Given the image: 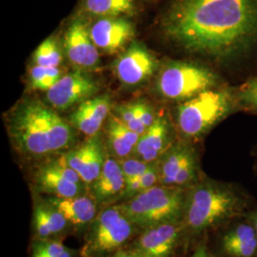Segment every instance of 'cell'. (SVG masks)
<instances>
[{
  "label": "cell",
  "mask_w": 257,
  "mask_h": 257,
  "mask_svg": "<svg viewBox=\"0 0 257 257\" xmlns=\"http://www.w3.org/2000/svg\"><path fill=\"white\" fill-rule=\"evenodd\" d=\"M159 29L232 85L257 74V0H170Z\"/></svg>",
  "instance_id": "1"
},
{
  "label": "cell",
  "mask_w": 257,
  "mask_h": 257,
  "mask_svg": "<svg viewBox=\"0 0 257 257\" xmlns=\"http://www.w3.org/2000/svg\"><path fill=\"white\" fill-rule=\"evenodd\" d=\"M10 135L21 153L29 156L53 155L70 147L74 135L55 110L39 101L22 103L12 115Z\"/></svg>",
  "instance_id": "2"
},
{
  "label": "cell",
  "mask_w": 257,
  "mask_h": 257,
  "mask_svg": "<svg viewBox=\"0 0 257 257\" xmlns=\"http://www.w3.org/2000/svg\"><path fill=\"white\" fill-rule=\"evenodd\" d=\"M174 119L176 132L186 141L201 139L229 116L239 112L235 87L226 84L176 104Z\"/></svg>",
  "instance_id": "3"
},
{
  "label": "cell",
  "mask_w": 257,
  "mask_h": 257,
  "mask_svg": "<svg viewBox=\"0 0 257 257\" xmlns=\"http://www.w3.org/2000/svg\"><path fill=\"white\" fill-rule=\"evenodd\" d=\"M243 198L230 184L199 180L186 192L183 219L186 227L200 232L237 215Z\"/></svg>",
  "instance_id": "4"
},
{
  "label": "cell",
  "mask_w": 257,
  "mask_h": 257,
  "mask_svg": "<svg viewBox=\"0 0 257 257\" xmlns=\"http://www.w3.org/2000/svg\"><path fill=\"white\" fill-rule=\"evenodd\" d=\"M226 84L230 83L199 61L168 60L159 69L156 89L163 99L179 104L204 91Z\"/></svg>",
  "instance_id": "5"
},
{
  "label": "cell",
  "mask_w": 257,
  "mask_h": 257,
  "mask_svg": "<svg viewBox=\"0 0 257 257\" xmlns=\"http://www.w3.org/2000/svg\"><path fill=\"white\" fill-rule=\"evenodd\" d=\"M186 192L182 188L156 185L118 205L131 222L141 228L183 218Z\"/></svg>",
  "instance_id": "6"
},
{
  "label": "cell",
  "mask_w": 257,
  "mask_h": 257,
  "mask_svg": "<svg viewBox=\"0 0 257 257\" xmlns=\"http://www.w3.org/2000/svg\"><path fill=\"white\" fill-rule=\"evenodd\" d=\"M134 226L118 205L105 209L92 223L84 251L86 254H101L119 248L132 236Z\"/></svg>",
  "instance_id": "7"
},
{
  "label": "cell",
  "mask_w": 257,
  "mask_h": 257,
  "mask_svg": "<svg viewBox=\"0 0 257 257\" xmlns=\"http://www.w3.org/2000/svg\"><path fill=\"white\" fill-rule=\"evenodd\" d=\"M159 184L189 188L199 181V163L193 145L186 140L175 141L157 160Z\"/></svg>",
  "instance_id": "8"
},
{
  "label": "cell",
  "mask_w": 257,
  "mask_h": 257,
  "mask_svg": "<svg viewBox=\"0 0 257 257\" xmlns=\"http://www.w3.org/2000/svg\"><path fill=\"white\" fill-rule=\"evenodd\" d=\"M36 180L40 191L63 198L81 195L85 184L74 169L67 164L63 156L41 167Z\"/></svg>",
  "instance_id": "9"
},
{
  "label": "cell",
  "mask_w": 257,
  "mask_h": 257,
  "mask_svg": "<svg viewBox=\"0 0 257 257\" xmlns=\"http://www.w3.org/2000/svg\"><path fill=\"white\" fill-rule=\"evenodd\" d=\"M159 67V63L146 47L133 42L114 63V71L120 82L136 86L152 77Z\"/></svg>",
  "instance_id": "10"
},
{
  "label": "cell",
  "mask_w": 257,
  "mask_h": 257,
  "mask_svg": "<svg viewBox=\"0 0 257 257\" xmlns=\"http://www.w3.org/2000/svg\"><path fill=\"white\" fill-rule=\"evenodd\" d=\"M97 84L80 72L65 74L47 92L48 103L55 110H67L98 92Z\"/></svg>",
  "instance_id": "11"
},
{
  "label": "cell",
  "mask_w": 257,
  "mask_h": 257,
  "mask_svg": "<svg viewBox=\"0 0 257 257\" xmlns=\"http://www.w3.org/2000/svg\"><path fill=\"white\" fill-rule=\"evenodd\" d=\"M93 43L104 53L114 54L135 37V26L127 17L98 18L90 26Z\"/></svg>",
  "instance_id": "12"
},
{
  "label": "cell",
  "mask_w": 257,
  "mask_h": 257,
  "mask_svg": "<svg viewBox=\"0 0 257 257\" xmlns=\"http://www.w3.org/2000/svg\"><path fill=\"white\" fill-rule=\"evenodd\" d=\"M179 222H169L146 228L133 245L138 257H169L180 235Z\"/></svg>",
  "instance_id": "13"
},
{
  "label": "cell",
  "mask_w": 257,
  "mask_h": 257,
  "mask_svg": "<svg viewBox=\"0 0 257 257\" xmlns=\"http://www.w3.org/2000/svg\"><path fill=\"white\" fill-rule=\"evenodd\" d=\"M69 60L81 69H93L99 63L98 48L92 41L90 27L81 18L74 19L65 34Z\"/></svg>",
  "instance_id": "14"
},
{
  "label": "cell",
  "mask_w": 257,
  "mask_h": 257,
  "mask_svg": "<svg viewBox=\"0 0 257 257\" xmlns=\"http://www.w3.org/2000/svg\"><path fill=\"white\" fill-rule=\"evenodd\" d=\"M176 128L166 114L157 115L154 124L140 136L134 156L147 162H156L175 143Z\"/></svg>",
  "instance_id": "15"
},
{
  "label": "cell",
  "mask_w": 257,
  "mask_h": 257,
  "mask_svg": "<svg viewBox=\"0 0 257 257\" xmlns=\"http://www.w3.org/2000/svg\"><path fill=\"white\" fill-rule=\"evenodd\" d=\"M63 157L83 182L88 185H92L96 180L106 159L98 134L90 137L80 146L65 154Z\"/></svg>",
  "instance_id": "16"
},
{
  "label": "cell",
  "mask_w": 257,
  "mask_h": 257,
  "mask_svg": "<svg viewBox=\"0 0 257 257\" xmlns=\"http://www.w3.org/2000/svg\"><path fill=\"white\" fill-rule=\"evenodd\" d=\"M110 111V99L107 96H98L83 101L74 113L70 121L74 128L88 137L98 134Z\"/></svg>",
  "instance_id": "17"
},
{
  "label": "cell",
  "mask_w": 257,
  "mask_h": 257,
  "mask_svg": "<svg viewBox=\"0 0 257 257\" xmlns=\"http://www.w3.org/2000/svg\"><path fill=\"white\" fill-rule=\"evenodd\" d=\"M125 188V177L118 160L106 157L101 172L92 184L93 199L96 203L109 201L116 195H121Z\"/></svg>",
  "instance_id": "18"
},
{
  "label": "cell",
  "mask_w": 257,
  "mask_h": 257,
  "mask_svg": "<svg viewBox=\"0 0 257 257\" xmlns=\"http://www.w3.org/2000/svg\"><path fill=\"white\" fill-rule=\"evenodd\" d=\"M49 204L53 205L74 226H84L92 222L96 214V201L91 197L78 195L74 197H51Z\"/></svg>",
  "instance_id": "19"
},
{
  "label": "cell",
  "mask_w": 257,
  "mask_h": 257,
  "mask_svg": "<svg viewBox=\"0 0 257 257\" xmlns=\"http://www.w3.org/2000/svg\"><path fill=\"white\" fill-rule=\"evenodd\" d=\"M106 133L108 147L113 156L123 159L134 155L140 136L128 128L118 116L110 114Z\"/></svg>",
  "instance_id": "20"
},
{
  "label": "cell",
  "mask_w": 257,
  "mask_h": 257,
  "mask_svg": "<svg viewBox=\"0 0 257 257\" xmlns=\"http://www.w3.org/2000/svg\"><path fill=\"white\" fill-rule=\"evenodd\" d=\"M223 250L231 257H251L257 250V234L254 227L240 224L228 231L222 239Z\"/></svg>",
  "instance_id": "21"
},
{
  "label": "cell",
  "mask_w": 257,
  "mask_h": 257,
  "mask_svg": "<svg viewBox=\"0 0 257 257\" xmlns=\"http://www.w3.org/2000/svg\"><path fill=\"white\" fill-rule=\"evenodd\" d=\"M82 8L96 19L130 17L137 12L135 0H83Z\"/></svg>",
  "instance_id": "22"
},
{
  "label": "cell",
  "mask_w": 257,
  "mask_h": 257,
  "mask_svg": "<svg viewBox=\"0 0 257 257\" xmlns=\"http://www.w3.org/2000/svg\"><path fill=\"white\" fill-rule=\"evenodd\" d=\"M239 112L257 114V74L234 85Z\"/></svg>",
  "instance_id": "23"
},
{
  "label": "cell",
  "mask_w": 257,
  "mask_h": 257,
  "mask_svg": "<svg viewBox=\"0 0 257 257\" xmlns=\"http://www.w3.org/2000/svg\"><path fill=\"white\" fill-rule=\"evenodd\" d=\"M34 60L37 66L58 68L62 61V55L54 37H48L37 47Z\"/></svg>",
  "instance_id": "24"
},
{
  "label": "cell",
  "mask_w": 257,
  "mask_h": 257,
  "mask_svg": "<svg viewBox=\"0 0 257 257\" xmlns=\"http://www.w3.org/2000/svg\"><path fill=\"white\" fill-rule=\"evenodd\" d=\"M62 77L58 68L37 66L32 68L30 72V83L33 89L48 92Z\"/></svg>",
  "instance_id": "25"
},
{
  "label": "cell",
  "mask_w": 257,
  "mask_h": 257,
  "mask_svg": "<svg viewBox=\"0 0 257 257\" xmlns=\"http://www.w3.org/2000/svg\"><path fill=\"white\" fill-rule=\"evenodd\" d=\"M33 257H73V254L61 242L45 239L34 245Z\"/></svg>",
  "instance_id": "26"
},
{
  "label": "cell",
  "mask_w": 257,
  "mask_h": 257,
  "mask_svg": "<svg viewBox=\"0 0 257 257\" xmlns=\"http://www.w3.org/2000/svg\"><path fill=\"white\" fill-rule=\"evenodd\" d=\"M118 162L125 177V181L133 178L140 177L152 164V163H147L136 156L134 157L130 156L127 158L120 159Z\"/></svg>",
  "instance_id": "27"
},
{
  "label": "cell",
  "mask_w": 257,
  "mask_h": 257,
  "mask_svg": "<svg viewBox=\"0 0 257 257\" xmlns=\"http://www.w3.org/2000/svg\"><path fill=\"white\" fill-rule=\"evenodd\" d=\"M117 116L121 121L132 131L136 132L139 136L143 135L147 130L144 128V126L140 123L138 116L136 114V111L134 110L133 104L128 105H122L116 108Z\"/></svg>",
  "instance_id": "28"
},
{
  "label": "cell",
  "mask_w": 257,
  "mask_h": 257,
  "mask_svg": "<svg viewBox=\"0 0 257 257\" xmlns=\"http://www.w3.org/2000/svg\"><path fill=\"white\" fill-rule=\"evenodd\" d=\"M41 206L53 235L64 230L69 223L64 215L51 204Z\"/></svg>",
  "instance_id": "29"
},
{
  "label": "cell",
  "mask_w": 257,
  "mask_h": 257,
  "mask_svg": "<svg viewBox=\"0 0 257 257\" xmlns=\"http://www.w3.org/2000/svg\"><path fill=\"white\" fill-rule=\"evenodd\" d=\"M34 223H35V230H36L37 237L40 240H45L53 235L51 229L48 225L41 205H38L35 209Z\"/></svg>",
  "instance_id": "30"
},
{
  "label": "cell",
  "mask_w": 257,
  "mask_h": 257,
  "mask_svg": "<svg viewBox=\"0 0 257 257\" xmlns=\"http://www.w3.org/2000/svg\"><path fill=\"white\" fill-rule=\"evenodd\" d=\"M141 192L151 189L159 184V172L157 161L152 163L147 171L140 176Z\"/></svg>",
  "instance_id": "31"
},
{
  "label": "cell",
  "mask_w": 257,
  "mask_h": 257,
  "mask_svg": "<svg viewBox=\"0 0 257 257\" xmlns=\"http://www.w3.org/2000/svg\"><path fill=\"white\" fill-rule=\"evenodd\" d=\"M191 257H211L209 252L207 251V248H205L204 246H201L195 250V252L193 253V255Z\"/></svg>",
  "instance_id": "32"
},
{
  "label": "cell",
  "mask_w": 257,
  "mask_h": 257,
  "mask_svg": "<svg viewBox=\"0 0 257 257\" xmlns=\"http://www.w3.org/2000/svg\"><path fill=\"white\" fill-rule=\"evenodd\" d=\"M111 257H138L135 252H133L132 250H117L113 255Z\"/></svg>",
  "instance_id": "33"
},
{
  "label": "cell",
  "mask_w": 257,
  "mask_h": 257,
  "mask_svg": "<svg viewBox=\"0 0 257 257\" xmlns=\"http://www.w3.org/2000/svg\"><path fill=\"white\" fill-rule=\"evenodd\" d=\"M252 221H253V227H254V229H255V231H256L257 234V213L254 215V216H253Z\"/></svg>",
  "instance_id": "34"
},
{
  "label": "cell",
  "mask_w": 257,
  "mask_h": 257,
  "mask_svg": "<svg viewBox=\"0 0 257 257\" xmlns=\"http://www.w3.org/2000/svg\"><path fill=\"white\" fill-rule=\"evenodd\" d=\"M145 1H156V0H145Z\"/></svg>",
  "instance_id": "35"
}]
</instances>
